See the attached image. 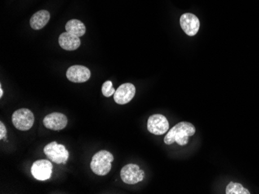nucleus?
<instances>
[{
    "instance_id": "1",
    "label": "nucleus",
    "mask_w": 259,
    "mask_h": 194,
    "mask_svg": "<svg viewBox=\"0 0 259 194\" xmlns=\"http://www.w3.org/2000/svg\"><path fill=\"white\" fill-rule=\"evenodd\" d=\"M195 133V128L193 124L182 121L168 131L164 137V142L166 145H172L176 142L178 146H186L189 142V137L193 136Z\"/></svg>"
},
{
    "instance_id": "2",
    "label": "nucleus",
    "mask_w": 259,
    "mask_h": 194,
    "mask_svg": "<svg viewBox=\"0 0 259 194\" xmlns=\"http://www.w3.org/2000/svg\"><path fill=\"white\" fill-rule=\"evenodd\" d=\"M113 156L107 150H101L92 159L90 167L92 171L98 176H106L111 171Z\"/></svg>"
},
{
    "instance_id": "3",
    "label": "nucleus",
    "mask_w": 259,
    "mask_h": 194,
    "mask_svg": "<svg viewBox=\"0 0 259 194\" xmlns=\"http://www.w3.org/2000/svg\"><path fill=\"white\" fill-rule=\"evenodd\" d=\"M44 152L49 160L57 164H65L69 157L68 151L65 146L58 144L56 142H50L47 145L44 149Z\"/></svg>"
},
{
    "instance_id": "4",
    "label": "nucleus",
    "mask_w": 259,
    "mask_h": 194,
    "mask_svg": "<svg viewBox=\"0 0 259 194\" xmlns=\"http://www.w3.org/2000/svg\"><path fill=\"white\" fill-rule=\"evenodd\" d=\"M12 121L16 129L20 131H28L34 123L33 112L27 108H20L13 114Z\"/></svg>"
},
{
    "instance_id": "5",
    "label": "nucleus",
    "mask_w": 259,
    "mask_h": 194,
    "mask_svg": "<svg viewBox=\"0 0 259 194\" xmlns=\"http://www.w3.org/2000/svg\"><path fill=\"white\" fill-rule=\"evenodd\" d=\"M120 177L123 182L127 184H136L143 180L145 172L136 164H128L121 169Z\"/></svg>"
},
{
    "instance_id": "6",
    "label": "nucleus",
    "mask_w": 259,
    "mask_h": 194,
    "mask_svg": "<svg viewBox=\"0 0 259 194\" xmlns=\"http://www.w3.org/2000/svg\"><path fill=\"white\" fill-rule=\"evenodd\" d=\"M147 130L151 134L162 135L168 132L169 123L165 116L161 114H155L149 117L147 120Z\"/></svg>"
},
{
    "instance_id": "7",
    "label": "nucleus",
    "mask_w": 259,
    "mask_h": 194,
    "mask_svg": "<svg viewBox=\"0 0 259 194\" xmlns=\"http://www.w3.org/2000/svg\"><path fill=\"white\" fill-rule=\"evenodd\" d=\"M52 164L49 160H37L31 166V173L37 180L45 181L50 179L52 174Z\"/></svg>"
},
{
    "instance_id": "8",
    "label": "nucleus",
    "mask_w": 259,
    "mask_h": 194,
    "mask_svg": "<svg viewBox=\"0 0 259 194\" xmlns=\"http://www.w3.org/2000/svg\"><path fill=\"white\" fill-rule=\"evenodd\" d=\"M135 86L131 83H125L116 89L114 94V101L116 104H126L135 96Z\"/></svg>"
},
{
    "instance_id": "9",
    "label": "nucleus",
    "mask_w": 259,
    "mask_h": 194,
    "mask_svg": "<svg viewBox=\"0 0 259 194\" xmlns=\"http://www.w3.org/2000/svg\"><path fill=\"white\" fill-rule=\"evenodd\" d=\"M43 123L47 129L60 131L64 129L68 124V119L64 114L53 112L45 116Z\"/></svg>"
},
{
    "instance_id": "10",
    "label": "nucleus",
    "mask_w": 259,
    "mask_h": 194,
    "mask_svg": "<svg viewBox=\"0 0 259 194\" xmlns=\"http://www.w3.org/2000/svg\"><path fill=\"white\" fill-rule=\"evenodd\" d=\"M199 20L196 15L193 14H184L180 17V26L182 30L190 37H194L199 29Z\"/></svg>"
},
{
    "instance_id": "11",
    "label": "nucleus",
    "mask_w": 259,
    "mask_h": 194,
    "mask_svg": "<svg viewBox=\"0 0 259 194\" xmlns=\"http://www.w3.org/2000/svg\"><path fill=\"white\" fill-rule=\"evenodd\" d=\"M66 76L72 82L83 83L90 78L91 72L89 68L84 66L74 65L68 68Z\"/></svg>"
},
{
    "instance_id": "12",
    "label": "nucleus",
    "mask_w": 259,
    "mask_h": 194,
    "mask_svg": "<svg viewBox=\"0 0 259 194\" xmlns=\"http://www.w3.org/2000/svg\"><path fill=\"white\" fill-rule=\"evenodd\" d=\"M58 43L62 49L69 51L76 50L81 45L80 37H76L68 32H65L60 35V37L58 38Z\"/></svg>"
},
{
    "instance_id": "13",
    "label": "nucleus",
    "mask_w": 259,
    "mask_h": 194,
    "mask_svg": "<svg viewBox=\"0 0 259 194\" xmlns=\"http://www.w3.org/2000/svg\"><path fill=\"white\" fill-rule=\"evenodd\" d=\"M50 19V14L46 10H41L33 14L30 24L33 30H41L48 24Z\"/></svg>"
},
{
    "instance_id": "14",
    "label": "nucleus",
    "mask_w": 259,
    "mask_h": 194,
    "mask_svg": "<svg viewBox=\"0 0 259 194\" xmlns=\"http://www.w3.org/2000/svg\"><path fill=\"white\" fill-rule=\"evenodd\" d=\"M66 32L72 33L76 37H82L85 33V26L78 19H71L65 25Z\"/></svg>"
},
{
    "instance_id": "15",
    "label": "nucleus",
    "mask_w": 259,
    "mask_h": 194,
    "mask_svg": "<svg viewBox=\"0 0 259 194\" xmlns=\"http://www.w3.org/2000/svg\"><path fill=\"white\" fill-rule=\"evenodd\" d=\"M227 194H250L248 190L244 188L241 183L230 182L226 187Z\"/></svg>"
},
{
    "instance_id": "16",
    "label": "nucleus",
    "mask_w": 259,
    "mask_h": 194,
    "mask_svg": "<svg viewBox=\"0 0 259 194\" xmlns=\"http://www.w3.org/2000/svg\"><path fill=\"white\" fill-rule=\"evenodd\" d=\"M115 91L116 90L113 87L112 81H107L103 83V87H102V92L105 97H107V98L111 97L113 94H114Z\"/></svg>"
},
{
    "instance_id": "17",
    "label": "nucleus",
    "mask_w": 259,
    "mask_h": 194,
    "mask_svg": "<svg viewBox=\"0 0 259 194\" xmlns=\"http://www.w3.org/2000/svg\"><path fill=\"white\" fill-rule=\"evenodd\" d=\"M6 136V128L2 123V121L0 122V139H3Z\"/></svg>"
},
{
    "instance_id": "18",
    "label": "nucleus",
    "mask_w": 259,
    "mask_h": 194,
    "mask_svg": "<svg viewBox=\"0 0 259 194\" xmlns=\"http://www.w3.org/2000/svg\"><path fill=\"white\" fill-rule=\"evenodd\" d=\"M2 95H3V90L2 89V85L0 86V98H2Z\"/></svg>"
}]
</instances>
